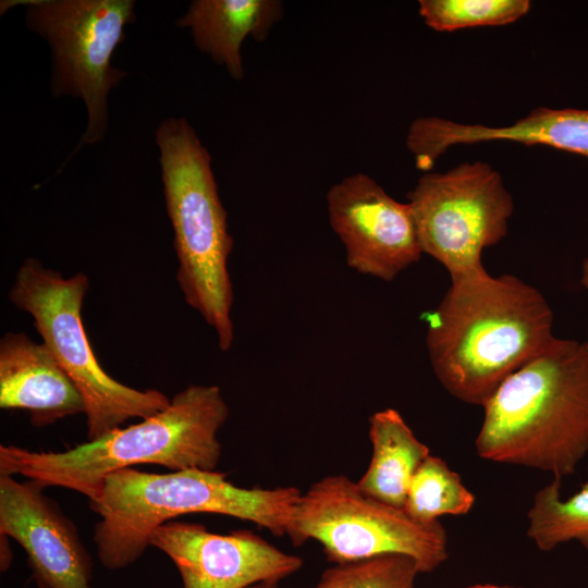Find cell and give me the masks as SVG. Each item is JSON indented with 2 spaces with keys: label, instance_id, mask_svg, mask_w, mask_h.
Listing matches in <instances>:
<instances>
[{
  "label": "cell",
  "instance_id": "1",
  "mask_svg": "<svg viewBox=\"0 0 588 588\" xmlns=\"http://www.w3.org/2000/svg\"><path fill=\"white\" fill-rule=\"evenodd\" d=\"M451 285L425 315L434 376L455 399L483 406L498 388L553 339L544 296L512 274L485 268L450 277Z\"/></svg>",
  "mask_w": 588,
  "mask_h": 588
},
{
  "label": "cell",
  "instance_id": "2",
  "mask_svg": "<svg viewBox=\"0 0 588 588\" xmlns=\"http://www.w3.org/2000/svg\"><path fill=\"white\" fill-rule=\"evenodd\" d=\"M483 407L475 441L488 461L561 480L588 454V345L554 339L511 375Z\"/></svg>",
  "mask_w": 588,
  "mask_h": 588
},
{
  "label": "cell",
  "instance_id": "3",
  "mask_svg": "<svg viewBox=\"0 0 588 588\" xmlns=\"http://www.w3.org/2000/svg\"><path fill=\"white\" fill-rule=\"evenodd\" d=\"M229 407L217 385L191 384L162 411L128 427L61 452L0 445V475H22L96 500L112 473L140 464L171 471L215 470L221 456L218 432Z\"/></svg>",
  "mask_w": 588,
  "mask_h": 588
},
{
  "label": "cell",
  "instance_id": "4",
  "mask_svg": "<svg viewBox=\"0 0 588 588\" xmlns=\"http://www.w3.org/2000/svg\"><path fill=\"white\" fill-rule=\"evenodd\" d=\"M301 494L292 486L238 487L216 470L121 469L105 479L99 497L89 502L99 516L94 528L97 558L108 569L125 568L145 553L156 528L186 514L228 515L255 523L273 536H287Z\"/></svg>",
  "mask_w": 588,
  "mask_h": 588
},
{
  "label": "cell",
  "instance_id": "5",
  "mask_svg": "<svg viewBox=\"0 0 588 588\" xmlns=\"http://www.w3.org/2000/svg\"><path fill=\"white\" fill-rule=\"evenodd\" d=\"M166 208L174 232L176 281L184 299L211 327L222 352L234 341L233 286L228 258L233 237L219 197L211 157L184 118L156 131Z\"/></svg>",
  "mask_w": 588,
  "mask_h": 588
},
{
  "label": "cell",
  "instance_id": "6",
  "mask_svg": "<svg viewBox=\"0 0 588 588\" xmlns=\"http://www.w3.org/2000/svg\"><path fill=\"white\" fill-rule=\"evenodd\" d=\"M88 287L85 273L64 278L29 257L19 268L9 298L33 317L42 343L78 390L85 406L87 439L93 441L131 418L145 419L162 411L171 400L156 389L127 387L101 368L82 319Z\"/></svg>",
  "mask_w": 588,
  "mask_h": 588
},
{
  "label": "cell",
  "instance_id": "7",
  "mask_svg": "<svg viewBox=\"0 0 588 588\" xmlns=\"http://www.w3.org/2000/svg\"><path fill=\"white\" fill-rule=\"evenodd\" d=\"M287 537L294 546L318 541L334 564L399 553L413 558L420 573H431L448 559L439 520L419 523L368 497L345 475L326 476L301 494Z\"/></svg>",
  "mask_w": 588,
  "mask_h": 588
},
{
  "label": "cell",
  "instance_id": "8",
  "mask_svg": "<svg viewBox=\"0 0 588 588\" xmlns=\"http://www.w3.org/2000/svg\"><path fill=\"white\" fill-rule=\"evenodd\" d=\"M134 5L133 0L26 1L28 29L51 48V94L79 98L87 109V126L72 155L106 135L109 94L127 75L111 59L135 21Z\"/></svg>",
  "mask_w": 588,
  "mask_h": 588
},
{
  "label": "cell",
  "instance_id": "9",
  "mask_svg": "<svg viewBox=\"0 0 588 588\" xmlns=\"http://www.w3.org/2000/svg\"><path fill=\"white\" fill-rule=\"evenodd\" d=\"M422 253L450 277L482 269L481 254L501 242L514 200L501 174L480 160L426 172L408 193Z\"/></svg>",
  "mask_w": 588,
  "mask_h": 588
},
{
  "label": "cell",
  "instance_id": "10",
  "mask_svg": "<svg viewBox=\"0 0 588 588\" xmlns=\"http://www.w3.org/2000/svg\"><path fill=\"white\" fill-rule=\"evenodd\" d=\"M326 199L346 264L358 273L390 282L424 254L408 203L395 200L367 174L343 177Z\"/></svg>",
  "mask_w": 588,
  "mask_h": 588
},
{
  "label": "cell",
  "instance_id": "11",
  "mask_svg": "<svg viewBox=\"0 0 588 588\" xmlns=\"http://www.w3.org/2000/svg\"><path fill=\"white\" fill-rule=\"evenodd\" d=\"M150 546L173 562L182 588H249L279 583L303 566L299 556L248 529L220 535L201 524L170 520L152 531Z\"/></svg>",
  "mask_w": 588,
  "mask_h": 588
},
{
  "label": "cell",
  "instance_id": "12",
  "mask_svg": "<svg viewBox=\"0 0 588 588\" xmlns=\"http://www.w3.org/2000/svg\"><path fill=\"white\" fill-rule=\"evenodd\" d=\"M45 488L0 475V535L24 549L38 588H91L90 555L75 524Z\"/></svg>",
  "mask_w": 588,
  "mask_h": 588
},
{
  "label": "cell",
  "instance_id": "13",
  "mask_svg": "<svg viewBox=\"0 0 588 588\" xmlns=\"http://www.w3.org/2000/svg\"><path fill=\"white\" fill-rule=\"evenodd\" d=\"M488 142L543 145L588 158V109L537 107L505 126L422 117L411 123L406 134V147L416 167L426 172L452 146Z\"/></svg>",
  "mask_w": 588,
  "mask_h": 588
},
{
  "label": "cell",
  "instance_id": "14",
  "mask_svg": "<svg viewBox=\"0 0 588 588\" xmlns=\"http://www.w3.org/2000/svg\"><path fill=\"white\" fill-rule=\"evenodd\" d=\"M0 407L26 411L38 428L85 413L78 390L50 351L24 332L0 340Z\"/></svg>",
  "mask_w": 588,
  "mask_h": 588
},
{
  "label": "cell",
  "instance_id": "15",
  "mask_svg": "<svg viewBox=\"0 0 588 588\" xmlns=\"http://www.w3.org/2000/svg\"><path fill=\"white\" fill-rule=\"evenodd\" d=\"M282 15L278 0H194L176 25L188 27L197 49L240 81L244 40H265Z\"/></svg>",
  "mask_w": 588,
  "mask_h": 588
},
{
  "label": "cell",
  "instance_id": "16",
  "mask_svg": "<svg viewBox=\"0 0 588 588\" xmlns=\"http://www.w3.org/2000/svg\"><path fill=\"white\" fill-rule=\"evenodd\" d=\"M369 438L371 460L356 483L368 497L403 509L412 478L430 454L429 449L393 408L378 411L370 417Z\"/></svg>",
  "mask_w": 588,
  "mask_h": 588
},
{
  "label": "cell",
  "instance_id": "17",
  "mask_svg": "<svg viewBox=\"0 0 588 588\" xmlns=\"http://www.w3.org/2000/svg\"><path fill=\"white\" fill-rule=\"evenodd\" d=\"M560 490L561 480L554 479L535 494L527 535L542 551L571 540L588 549V480L565 501Z\"/></svg>",
  "mask_w": 588,
  "mask_h": 588
},
{
  "label": "cell",
  "instance_id": "18",
  "mask_svg": "<svg viewBox=\"0 0 588 588\" xmlns=\"http://www.w3.org/2000/svg\"><path fill=\"white\" fill-rule=\"evenodd\" d=\"M475 503V495L440 457L428 455L409 483L403 506L413 519L430 524L444 515H465Z\"/></svg>",
  "mask_w": 588,
  "mask_h": 588
},
{
  "label": "cell",
  "instance_id": "19",
  "mask_svg": "<svg viewBox=\"0 0 588 588\" xmlns=\"http://www.w3.org/2000/svg\"><path fill=\"white\" fill-rule=\"evenodd\" d=\"M529 0H419L425 24L437 32L477 26H503L526 15Z\"/></svg>",
  "mask_w": 588,
  "mask_h": 588
},
{
  "label": "cell",
  "instance_id": "20",
  "mask_svg": "<svg viewBox=\"0 0 588 588\" xmlns=\"http://www.w3.org/2000/svg\"><path fill=\"white\" fill-rule=\"evenodd\" d=\"M419 573L413 558L388 553L334 564L321 574L315 588H414Z\"/></svg>",
  "mask_w": 588,
  "mask_h": 588
},
{
  "label": "cell",
  "instance_id": "21",
  "mask_svg": "<svg viewBox=\"0 0 588 588\" xmlns=\"http://www.w3.org/2000/svg\"><path fill=\"white\" fill-rule=\"evenodd\" d=\"M580 283L585 289L588 290V256L583 260L581 264Z\"/></svg>",
  "mask_w": 588,
  "mask_h": 588
},
{
  "label": "cell",
  "instance_id": "22",
  "mask_svg": "<svg viewBox=\"0 0 588 588\" xmlns=\"http://www.w3.org/2000/svg\"><path fill=\"white\" fill-rule=\"evenodd\" d=\"M278 585L279 583H260L249 588H279Z\"/></svg>",
  "mask_w": 588,
  "mask_h": 588
},
{
  "label": "cell",
  "instance_id": "23",
  "mask_svg": "<svg viewBox=\"0 0 588 588\" xmlns=\"http://www.w3.org/2000/svg\"><path fill=\"white\" fill-rule=\"evenodd\" d=\"M466 588H512V587H501V586H495V585H490V584H485V585L478 584V585L468 586Z\"/></svg>",
  "mask_w": 588,
  "mask_h": 588
},
{
  "label": "cell",
  "instance_id": "24",
  "mask_svg": "<svg viewBox=\"0 0 588 588\" xmlns=\"http://www.w3.org/2000/svg\"><path fill=\"white\" fill-rule=\"evenodd\" d=\"M587 331H588V327H587ZM585 342H586V343H587V345H588V339H587V341H585Z\"/></svg>",
  "mask_w": 588,
  "mask_h": 588
}]
</instances>
